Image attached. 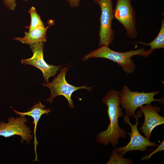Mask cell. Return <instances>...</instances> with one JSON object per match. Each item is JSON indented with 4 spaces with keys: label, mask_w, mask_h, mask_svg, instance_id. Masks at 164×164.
I'll list each match as a JSON object with an SVG mask.
<instances>
[{
    "label": "cell",
    "mask_w": 164,
    "mask_h": 164,
    "mask_svg": "<svg viewBox=\"0 0 164 164\" xmlns=\"http://www.w3.org/2000/svg\"><path fill=\"white\" fill-rule=\"evenodd\" d=\"M68 70L67 67L62 68L60 73L52 82L43 83V85L44 87L49 88L51 92L49 98L46 99L47 101L52 103L57 96L63 95L68 100L69 107L72 108L74 107L71 98L72 94L76 91L82 89L91 91L92 87H87L86 85L77 87L69 84L65 79L66 74Z\"/></svg>",
    "instance_id": "obj_5"
},
{
    "label": "cell",
    "mask_w": 164,
    "mask_h": 164,
    "mask_svg": "<svg viewBox=\"0 0 164 164\" xmlns=\"http://www.w3.org/2000/svg\"><path fill=\"white\" fill-rule=\"evenodd\" d=\"M27 2L28 0H22ZM3 3L9 9L14 11L16 6V0H3Z\"/></svg>",
    "instance_id": "obj_17"
},
{
    "label": "cell",
    "mask_w": 164,
    "mask_h": 164,
    "mask_svg": "<svg viewBox=\"0 0 164 164\" xmlns=\"http://www.w3.org/2000/svg\"><path fill=\"white\" fill-rule=\"evenodd\" d=\"M44 45V43H39L30 45L33 55L29 58L22 59L21 63L23 65H31L40 69L43 73L44 82L47 83L49 82V78L54 77L62 66L53 65L45 61L43 55Z\"/></svg>",
    "instance_id": "obj_9"
},
{
    "label": "cell",
    "mask_w": 164,
    "mask_h": 164,
    "mask_svg": "<svg viewBox=\"0 0 164 164\" xmlns=\"http://www.w3.org/2000/svg\"><path fill=\"white\" fill-rule=\"evenodd\" d=\"M152 52L150 50L145 51V49L142 48L135 50L120 52L111 50L108 46L104 45L85 55L82 60L85 61L91 58L107 59L117 63L126 73L131 74L136 69L135 65L131 57L137 55L145 57L150 54Z\"/></svg>",
    "instance_id": "obj_2"
},
{
    "label": "cell",
    "mask_w": 164,
    "mask_h": 164,
    "mask_svg": "<svg viewBox=\"0 0 164 164\" xmlns=\"http://www.w3.org/2000/svg\"><path fill=\"white\" fill-rule=\"evenodd\" d=\"M160 91L149 92L144 91L139 92L130 91L126 85L123 86L122 89L119 91L118 98L120 105L125 110V114L129 117L134 118L136 114L135 111L138 108L144 105L150 104L154 101L160 103H164V99H155V96L160 93Z\"/></svg>",
    "instance_id": "obj_3"
},
{
    "label": "cell",
    "mask_w": 164,
    "mask_h": 164,
    "mask_svg": "<svg viewBox=\"0 0 164 164\" xmlns=\"http://www.w3.org/2000/svg\"><path fill=\"white\" fill-rule=\"evenodd\" d=\"M8 122H0V136L5 138L17 135L21 137L20 142L24 141L30 144L33 135L31 134L30 128L25 123L27 120L24 116H19L16 118L12 117L8 119Z\"/></svg>",
    "instance_id": "obj_8"
},
{
    "label": "cell",
    "mask_w": 164,
    "mask_h": 164,
    "mask_svg": "<svg viewBox=\"0 0 164 164\" xmlns=\"http://www.w3.org/2000/svg\"><path fill=\"white\" fill-rule=\"evenodd\" d=\"M158 148L154 150L151 153L145 156H143L141 158L142 160H147L149 159L151 157L152 155L154 154L163 151L164 149V140L160 144L158 145Z\"/></svg>",
    "instance_id": "obj_16"
},
{
    "label": "cell",
    "mask_w": 164,
    "mask_h": 164,
    "mask_svg": "<svg viewBox=\"0 0 164 164\" xmlns=\"http://www.w3.org/2000/svg\"><path fill=\"white\" fill-rule=\"evenodd\" d=\"M121 153L117 152L114 147L112 151L109 160L107 164H132L133 162L132 159L125 158Z\"/></svg>",
    "instance_id": "obj_15"
},
{
    "label": "cell",
    "mask_w": 164,
    "mask_h": 164,
    "mask_svg": "<svg viewBox=\"0 0 164 164\" xmlns=\"http://www.w3.org/2000/svg\"><path fill=\"white\" fill-rule=\"evenodd\" d=\"M114 17L125 27L127 36L135 38L138 33L135 26L136 12L132 4V0H116Z\"/></svg>",
    "instance_id": "obj_7"
},
{
    "label": "cell",
    "mask_w": 164,
    "mask_h": 164,
    "mask_svg": "<svg viewBox=\"0 0 164 164\" xmlns=\"http://www.w3.org/2000/svg\"><path fill=\"white\" fill-rule=\"evenodd\" d=\"M101 8L100 26L99 32V46H110L113 43L114 34L112 29L114 17V9L112 0H94Z\"/></svg>",
    "instance_id": "obj_6"
},
{
    "label": "cell",
    "mask_w": 164,
    "mask_h": 164,
    "mask_svg": "<svg viewBox=\"0 0 164 164\" xmlns=\"http://www.w3.org/2000/svg\"><path fill=\"white\" fill-rule=\"evenodd\" d=\"M119 91L111 89L108 92L102 102L108 106L107 110L110 123L107 129L97 134V142L104 145L110 144L114 148L118 144L120 138H125L127 132L118 125V118L124 113L122 108L120 107L118 98Z\"/></svg>",
    "instance_id": "obj_1"
},
{
    "label": "cell",
    "mask_w": 164,
    "mask_h": 164,
    "mask_svg": "<svg viewBox=\"0 0 164 164\" xmlns=\"http://www.w3.org/2000/svg\"><path fill=\"white\" fill-rule=\"evenodd\" d=\"M68 2L71 7H77L79 6L80 4V0H67Z\"/></svg>",
    "instance_id": "obj_18"
},
{
    "label": "cell",
    "mask_w": 164,
    "mask_h": 164,
    "mask_svg": "<svg viewBox=\"0 0 164 164\" xmlns=\"http://www.w3.org/2000/svg\"><path fill=\"white\" fill-rule=\"evenodd\" d=\"M49 27H45L44 25H42L31 31L25 32V36L22 37H15L13 39L29 45L38 43L45 42L46 41V32Z\"/></svg>",
    "instance_id": "obj_12"
},
{
    "label": "cell",
    "mask_w": 164,
    "mask_h": 164,
    "mask_svg": "<svg viewBox=\"0 0 164 164\" xmlns=\"http://www.w3.org/2000/svg\"><path fill=\"white\" fill-rule=\"evenodd\" d=\"M28 12L30 15L31 22L30 25L29 26H25V27L29 29L28 32L31 31L36 28L44 25L43 22L34 7H31Z\"/></svg>",
    "instance_id": "obj_14"
},
{
    "label": "cell",
    "mask_w": 164,
    "mask_h": 164,
    "mask_svg": "<svg viewBox=\"0 0 164 164\" xmlns=\"http://www.w3.org/2000/svg\"><path fill=\"white\" fill-rule=\"evenodd\" d=\"M45 107V105L43 104L41 102L39 101L38 103H36L35 104L32 108L29 109V111L26 112H19L12 108L14 112L19 116H25L27 115L30 116L33 119V123L34 124L33 132L34 134V151L36 156L35 159L32 162L35 161H39L36 150L37 146L38 144V142L36 139V135L37 124L42 115L44 114H48L51 111V109L49 108L44 109V108Z\"/></svg>",
    "instance_id": "obj_11"
},
{
    "label": "cell",
    "mask_w": 164,
    "mask_h": 164,
    "mask_svg": "<svg viewBox=\"0 0 164 164\" xmlns=\"http://www.w3.org/2000/svg\"><path fill=\"white\" fill-rule=\"evenodd\" d=\"M139 108V111L144 116V122L139 129L145 138L149 139L153 130L157 126L164 124V117L159 114L161 108L156 106H152L151 104H145Z\"/></svg>",
    "instance_id": "obj_10"
},
{
    "label": "cell",
    "mask_w": 164,
    "mask_h": 164,
    "mask_svg": "<svg viewBox=\"0 0 164 164\" xmlns=\"http://www.w3.org/2000/svg\"><path fill=\"white\" fill-rule=\"evenodd\" d=\"M143 114L141 112L137 111L134 118L135 119V123L133 125L130 121L129 117L125 114L123 115V121L129 125L131 132L127 133L130 137V142L125 146L117 147L115 149L116 151L120 153L122 156H124L126 152L130 151H140L142 152L145 151H152L153 149H148L147 148L148 147H157L159 145L156 143L151 142L140 133L137 126L139 124V118Z\"/></svg>",
    "instance_id": "obj_4"
},
{
    "label": "cell",
    "mask_w": 164,
    "mask_h": 164,
    "mask_svg": "<svg viewBox=\"0 0 164 164\" xmlns=\"http://www.w3.org/2000/svg\"><path fill=\"white\" fill-rule=\"evenodd\" d=\"M139 44L145 46H149L150 50L152 51L154 50L164 48V20L162 19L161 26L159 32L154 39L149 43L139 41L132 43Z\"/></svg>",
    "instance_id": "obj_13"
}]
</instances>
